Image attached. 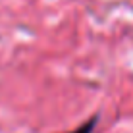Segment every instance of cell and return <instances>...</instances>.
I'll list each match as a JSON object with an SVG mask.
<instances>
[{"label": "cell", "instance_id": "1", "mask_svg": "<svg viewBox=\"0 0 133 133\" xmlns=\"http://www.w3.org/2000/svg\"><path fill=\"white\" fill-rule=\"evenodd\" d=\"M95 125H97V116H93L89 122H85L83 125H79L75 131H70V133H93Z\"/></svg>", "mask_w": 133, "mask_h": 133}]
</instances>
